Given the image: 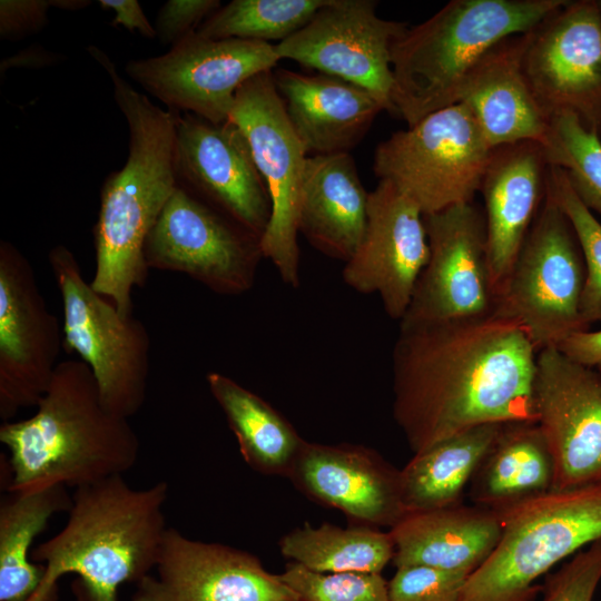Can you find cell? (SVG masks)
Instances as JSON below:
<instances>
[{"label": "cell", "instance_id": "obj_1", "mask_svg": "<svg viewBox=\"0 0 601 601\" xmlns=\"http://www.w3.org/2000/svg\"><path fill=\"white\" fill-rule=\"evenodd\" d=\"M538 353L518 323L494 313L400 324L393 416L413 453L479 425L536 422Z\"/></svg>", "mask_w": 601, "mask_h": 601}, {"label": "cell", "instance_id": "obj_2", "mask_svg": "<svg viewBox=\"0 0 601 601\" xmlns=\"http://www.w3.org/2000/svg\"><path fill=\"white\" fill-rule=\"evenodd\" d=\"M87 51L109 76L129 131L127 160L106 177L101 188L93 228L97 266L90 285L99 295L111 298L122 316H129L132 287L144 282L148 267L147 238L178 186V112L165 110L138 92L104 50L89 46Z\"/></svg>", "mask_w": 601, "mask_h": 601}, {"label": "cell", "instance_id": "obj_3", "mask_svg": "<svg viewBox=\"0 0 601 601\" xmlns=\"http://www.w3.org/2000/svg\"><path fill=\"white\" fill-rule=\"evenodd\" d=\"M26 420L4 422L0 442L6 490L22 493L63 485L78 489L124 475L137 463L140 443L128 418L102 404L85 361H65Z\"/></svg>", "mask_w": 601, "mask_h": 601}, {"label": "cell", "instance_id": "obj_4", "mask_svg": "<svg viewBox=\"0 0 601 601\" xmlns=\"http://www.w3.org/2000/svg\"><path fill=\"white\" fill-rule=\"evenodd\" d=\"M169 486L159 481L136 489L124 475L75 489L65 526L31 553L45 571L24 601H56L58 581L76 574L97 601H117V591L155 570L167 531L164 506Z\"/></svg>", "mask_w": 601, "mask_h": 601}, {"label": "cell", "instance_id": "obj_5", "mask_svg": "<svg viewBox=\"0 0 601 601\" xmlns=\"http://www.w3.org/2000/svg\"><path fill=\"white\" fill-rule=\"evenodd\" d=\"M566 0H452L392 47L394 114L407 127L457 104L474 65L508 37L533 29Z\"/></svg>", "mask_w": 601, "mask_h": 601}, {"label": "cell", "instance_id": "obj_6", "mask_svg": "<svg viewBox=\"0 0 601 601\" xmlns=\"http://www.w3.org/2000/svg\"><path fill=\"white\" fill-rule=\"evenodd\" d=\"M501 539L459 601H535V581L601 540V483L552 491L497 512Z\"/></svg>", "mask_w": 601, "mask_h": 601}, {"label": "cell", "instance_id": "obj_7", "mask_svg": "<svg viewBox=\"0 0 601 601\" xmlns=\"http://www.w3.org/2000/svg\"><path fill=\"white\" fill-rule=\"evenodd\" d=\"M583 254L571 221L549 189L493 313L518 323L536 351L587 328L581 316Z\"/></svg>", "mask_w": 601, "mask_h": 601}, {"label": "cell", "instance_id": "obj_8", "mask_svg": "<svg viewBox=\"0 0 601 601\" xmlns=\"http://www.w3.org/2000/svg\"><path fill=\"white\" fill-rule=\"evenodd\" d=\"M492 150L471 110L457 102L380 142L373 170L426 216L473 203Z\"/></svg>", "mask_w": 601, "mask_h": 601}, {"label": "cell", "instance_id": "obj_9", "mask_svg": "<svg viewBox=\"0 0 601 601\" xmlns=\"http://www.w3.org/2000/svg\"><path fill=\"white\" fill-rule=\"evenodd\" d=\"M49 262L61 292L65 346L91 368L104 406L128 418L142 406L149 375V336L131 315L122 316L81 276L73 254L55 246Z\"/></svg>", "mask_w": 601, "mask_h": 601}, {"label": "cell", "instance_id": "obj_10", "mask_svg": "<svg viewBox=\"0 0 601 601\" xmlns=\"http://www.w3.org/2000/svg\"><path fill=\"white\" fill-rule=\"evenodd\" d=\"M229 120L244 132L270 198V219L260 237L263 257L286 285L297 288L298 214L308 154L289 122L273 70L254 76L237 90Z\"/></svg>", "mask_w": 601, "mask_h": 601}, {"label": "cell", "instance_id": "obj_11", "mask_svg": "<svg viewBox=\"0 0 601 601\" xmlns=\"http://www.w3.org/2000/svg\"><path fill=\"white\" fill-rule=\"evenodd\" d=\"M279 60L273 43L194 32L164 55L129 60L125 72L168 110L221 124L229 119L237 90Z\"/></svg>", "mask_w": 601, "mask_h": 601}, {"label": "cell", "instance_id": "obj_12", "mask_svg": "<svg viewBox=\"0 0 601 601\" xmlns=\"http://www.w3.org/2000/svg\"><path fill=\"white\" fill-rule=\"evenodd\" d=\"M522 68L542 115L570 114L601 137V8L566 0L529 31Z\"/></svg>", "mask_w": 601, "mask_h": 601}, {"label": "cell", "instance_id": "obj_13", "mask_svg": "<svg viewBox=\"0 0 601 601\" xmlns=\"http://www.w3.org/2000/svg\"><path fill=\"white\" fill-rule=\"evenodd\" d=\"M262 257L259 237L179 185L145 245L147 266L186 273L226 295L253 286Z\"/></svg>", "mask_w": 601, "mask_h": 601}, {"label": "cell", "instance_id": "obj_14", "mask_svg": "<svg viewBox=\"0 0 601 601\" xmlns=\"http://www.w3.org/2000/svg\"><path fill=\"white\" fill-rule=\"evenodd\" d=\"M376 7L373 0H329L275 51L364 88L394 114L392 47L410 26L378 17Z\"/></svg>", "mask_w": 601, "mask_h": 601}, {"label": "cell", "instance_id": "obj_15", "mask_svg": "<svg viewBox=\"0 0 601 601\" xmlns=\"http://www.w3.org/2000/svg\"><path fill=\"white\" fill-rule=\"evenodd\" d=\"M430 255L400 324L492 314L484 213L474 203L424 216Z\"/></svg>", "mask_w": 601, "mask_h": 601}, {"label": "cell", "instance_id": "obj_16", "mask_svg": "<svg viewBox=\"0 0 601 601\" xmlns=\"http://www.w3.org/2000/svg\"><path fill=\"white\" fill-rule=\"evenodd\" d=\"M56 316L46 307L32 266L10 243L0 245V416L37 406L60 348Z\"/></svg>", "mask_w": 601, "mask_h": 601}, {"label": "cell", "instance_id": "obj_17", "mask_svg": "<svg viewBox=\"0 0 601 601\" xmlns=\"http://www.w3.org/2000/svg\"><path fill=\"white\" fill-rule=\"evenodd\" d=\"M175 171L179 186L262 237L270 219V198L236 124L178 112Z\"/></svg>", "mask_w": 601, "mask_h": 601}, {"label": "cell", "instance_id": "obj_18", "mask_svg": "<svg viewBox=\"0 0 601 601\" xmlns=\"http://www.w3.org/2000/svg\"><path fill=\"white\" fill-rule=\"evenodd\" d=\"M536 423L555 463L553 491L601 483V372L556 347L541 349L535 375Z\"/></svg>", "mask_w": 601, "mask_h": 601}, {"label": "cell", "instance_id": "obj_19", "mask_svg": "<svg viewBox=\"0 0 601 601\" xmlns=\"http://www.w3.org/2000/svg\"><path fill=\"white\" fill-rule=\"evenodd\" d=\"M131 601H299L280 575L252 553L193 540L168 528L155 568Z\"/></svg>", "mask_w": 601, "mask_h": 601}, {"label": "cell", "instance_id": "obj_20", "mask_svg": "<svg viewBox=\"0 0 601 601\" xmlns=\"http://www.w3.org/2000/svg\"><path fill=\"white\" fill-rule=\"evenodd\" d=\"M430 255L424 215L396 186L380 179L368 194L363 237L343 269L344 283L380 296L401 322Z\"/></svg>", "mask_w": 601, "mask_h": 601}, {"label": "cell", "instance_id": "obj_21", "mask_svg": "<svg viewBox=\"0 0 601 601\" xmlns=\"http://www.w3.org/2000/svg\"><path fill=\"white\" fill-rule=\"evenodd\" d=\"M287 477L309 500L355 524L391 530L406 515L400 470L364 445L305 441Z\"/></svg>", "mask_w": 601, "mask_h": 601}, {"label": "cell", "instance_id": "obj_22", "mask_svg": "<svg viewBox=\"0 0 601 601\" xmlns=\"http://www.w3.org/2000/svg\"><path fill=\"white\" fill-rule=\"evenodd\" d=\"M549 169L540 141L524 140L492 150L480 193L494 300L545 199Z\"/></svg>", "mask_w": 601, "mask_h": 601}, {"label": "cell", "instance_id": "obj_23", "mask_svg": "<svg viewBox=\"0 0 601 601\" xmlns=\"http://www.w3.org/2000/svg\"><path fill=\"white\" fill-rule=\"evenodd\" d=\"M286 114L307 154L349 152L384 108L367 90L326 73H274Z\"/></svg>", "mask_w": 601, "mask_h": 601}, {"label": "cell", "instance_id": "obj_24", "mask_svg": "<svg viewBox=\"0 0 601 601\" xmlns=\"http://www.w3.org/2000/svg\"><path fill=\"white\" fill-rule=\"evenodd\" d=\"M528 40L529 31L500 41L474 65L457 92V102L471 110L493 148L541 142L548 129L523 73Z\"/></svg>", "mask_w": 601, "mask_h": 601}, {"label": "cell", "instance_id": "obj_25", "mask_svg": "<svg viewBox=\"0 0 601 601\" xmlns=\"http://www.w3.org/2000/svg\"><path fill=\"white\" fill-rule=\"evenodd\" d=\"M390 533L396 568L426 565L471 575L496 548L502 521L495 511L460 504L407 513Z\"/></svg>", "mask_w": 601, "mask_h": 601}, {"label": "cell", "instance_id": "obj_26", "mask_svg": "<svg viewBox=\"0 0 601 601\" xmlns=\"http://www.w3.org/2000/svg\"><path fill=\"white\" fill-rule=\"evenodd\" d=\"M368 194L349 152L308 155L298 233L324 255L347 262L365 230Z\"/></svg>", "mask_w": 601, "mask_h": 601}, {"label": "cell", "instance_id": "obj_27", "mask_svg": "<svg viewBox=\"0 0 601 601\" xmlns=\"http://www.w3.org/2000/svg\"><path fill=\"white\" fill-rule=\"evenodd\" d=\"M555 463L536 422L503 424L467 489L474 505L503 512L553 491Z\"/></svg>", "mask_w": 601, "mask_h": 601}, {"label": "cell", "instance_id": "obj_28", "mask_svg": "<svg viewBox=\"0 0 601 601\" xmlns=\"http://www.w3.org/2000/svg\"><path fill=\"white\" fill-rule=\"evenodd\" d=\"M502 426L479 425L414 454L400 470L406 514L462 504L465 489Z\"/></svg>", "mask_w": 601, "mask_h": 601}, {"label": "cell", "instance_id": "obj_29", "mask_svg": "<svg viewBox=\"0 0 601 601\" xmlns=\"http://www.w3.org/2000/svg\"><path fill=\"white\" fill-rule=\"evenodd\" d=\"M207 384L225 414L245 462L266 475L287 474L305 440L269 403L220 373Z\"/></svg>", "mask_w": 601, "mask_h": 601}, {"label": "cell", "instance_id": "obj_30", "mask_svg": "<svg viewBox=\"0 0 601 601\" xmlns=\"http://www.w3.org/2000/svg\"><path fill=\"white\" fill-rule=\"evenodd\" d=\"M63 485L10 493L0 505V601H24L38 588L45 566L31 560V545L72 495Z\"/></svg>", "mask_w": 601, "mask_h": 601}, {"label": "cell", "instance_id": "obj_31", "mask_svg": "<svg viewBox=\"0 0 601 601\" xmlns=\"http://www.w3.org/2000/svg\"><path fill=\"white\" fill-rule=\"evenodd\" d=\"M279 550L290 562L319 573H381L395 554L390 531L359 524L305 523L280 539Z\"/></svg>", "mask_w": 601, "mask_h": 601}, {"label": "cell", "instance_id": "obj_32", "mask_svg": "<svg viewBox=\"0 0 601 601\" xmlns=\"http://www.w3.org/2000/svg\"><path fill=\"white\" fill-rule=\"evenodd\" d=\"M329 0H233L197 29L209 39H245L267 43L286 40Z\"/></svg>", "mask_w": 601, "mask_h": 601}, {"label": "cell", "instance_id": "obj_33", "mask_svg": "<svg viewBox=\"0 0 601 601\" xmlns=\"http://www.w3.org/2000/svg\"><path fill=\"white\" fill-rule=\"evenodd\" d=\"M541 144L550 166L564 171L581 203L601 221V137L563 114L549 120Z\"/></svg>", "mask_w": 601, "mask_h": 601}, {"label": "cell", "instance_id": "obj_34", "mask_svg": "<svg viewBox=\"0 0 601 601\" xmlns=\"http://www.w3.org/2000/svg\"><path fill=\"white\" fill-rule=\"evenodd\" d=\"M548 189L572 224L585 264L581 316L587 328L601 324V221L579 199L564 171L550 166Z\"/></svg>", "mask_w": 601, "mask_h": 601}, {"label": "cell", "instance_id": "obj_35", "mask_svg": "<svg viewBox=\"0 0 601 601\" xmlns=\"http://www.w3.org/2000/svg\"><path fill=\"white\" fill-rule=\"evenodd\" d=\"M279 575L299 601H391L381 573H319L289 562Z\"/></svg>", "mask_w": 601, "mask_h": 601}, {"label": "cell", "instance_id": "obj_36", "mask_svg": "<svg viewBox=\"0 0 601 601\" xmlns=\"http://www.w3.org/2000/svg\"><path fill=\"white\" fill-rule=\"evenodd\" d=\"M469 574L426 565L396 568L388 581L391 601H459Z\"/></svg>", "mask_w": 601, "mask_h": 601}, {"label": "cell", "instance_id": "obj_37", "mask_svg": "<svg viewBox=\"0 0 601 601\" xmlns=\"http://www.w3.org/2000/svg\"><path fill=\"white\" fill-rule=\"evenodd\" d=\"M601 581V540L575 553L549 575L542 601H592Z\"/></svg>", "mask_w": 601, "mask_h": 601}, {"label": "cell", "instance_id": "obj_38", "mask_svg": "<svg viewBox=\"0 0 601 601\" xmlns=\"http://www.w3.org/2000/svg\"><path fill=\"white\" fill-rule=\"evenodd\" d=\"M220 7L219 0H168L155 20L156 38L162 45L174 46L196 32Z\"/></svg>", "mask_w": 601, "mask_h": 601}, {"label": "cell", "instance_id": "obj_39", "mask_svg": "<svg viewBox=\"0 0 601 601\" xmlns=\"http://www.w3.org/2000/svg\"><path fill=\"white\" fill-rule=\"evenodd\" d=\"M50 7V0H1V38L16 41L39 32L48 22Z\"/></svg>", "mask_w": 601, "mask_h": 601}, {"label": "cell", "instance_id": "obj_40", "mask_svg": "<svg viewBox=\"0 0 601 601\" xmlns=\"http://www.w3.org/2000/svg\"><path fill=\"white\" fill-rule=\"evenodd\" d=\"M556 348L572 361L601 372V327L575 332Z\"/></svg>", "mask_w": 601, "mask_h": 601}, {"label": "cell", "instance_id": "obj_41", "mask_svg": "<svg viewBox=\"0 0 601 601\" xmlns=\"http://www.w3.org/2000/svg\"><path fill=\"white\" fill-rule=\"evenodd\" d=\"M98 3L102 9L115 12L111 26L124 27L130 32L137 31L148 39L156 38L155 27L149 22L137 0H99Z\"/></svg>", "mask_w": 601, "mask_h": 601}, {"label": "cell", "instance_id": "obj_42", "mask_svg": "<svg viewBox=\"0 0 601 601\" xmlns=\"http://www.w3.org/2000/svg\"><path fill=\"white\" fill-rule=\"evenodd\" d=\"M59 61V55L45 50L39 46L27 48L1 62V73L9 68H43Z\"/></svg>", "mask_w": 601, "mask_h": 601}, {"label": "cell", "instance_id": "obj_43", "mask_svg": "<svg viewBox=\"0 0 601 601\" xmlns=\"http://www.w3.org/2000/svg\"><path fill=\"white\" fill-rule=\"evenodd\" d=\"M71 591L73 595L72 601H97L85 582L79 578H76L71 582Z\"/></svg>", "mask_w": 601, "mask_h": 601}, {"label": "cell", "instance_id": "obj_44", "mask_svg": "<svg viewBox=\"0 0 601 601\" xmlns=\"http://www.w3.org/2000/svg\"><path fill=\"white\" fill-rule=\"evenodd\" d=\"M51 7H56L63 10H81L86 7H88L91 1L87 0H50Z\"/></svg>", "mask_w": 601, "mask_h": 601}, {"label": "cell", "instance_id": "obj_45", "mask_svg": "<svg viewBox=\"0 0 601 601\" xmlns=\"http://www.w3.org/2000/svg\"><path fill=\"white\" fill-rule=\"evenodd\" d=\"M599 1V4H600V8H601V0H598Z\"/></svg>", "mask_w": 601, "mask_h": 601}]
</instances>
